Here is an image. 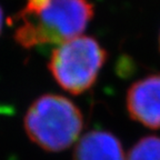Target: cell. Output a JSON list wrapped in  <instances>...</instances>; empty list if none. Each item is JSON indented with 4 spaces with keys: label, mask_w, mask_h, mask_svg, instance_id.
Masks as SVG:
<instances>
[{
    "label": "cell",
    "mask_w": 160,
    "mask_h": 160,
    "mask_svg": "<svg viewBox=\"0 0 160 160\" xmlns=\"http://www.w3.org/2000/svg\"><path fill=\"white\" fill-rule=\"evenodd\" d=\"M93 16L90 0H26L11 17L13 39L23 49L60 45L81 35Z\"/></svg>",
    "instance_id": "cell-1"
},
{
    "label": "cell",
    "mask_w": 160,
    "mask_h": 160,
    "mask_svg": "<svg viewBox=\"0 0 160 160\" xmlns=\"http://www.w3.org/2000/svg\"><path fill=\"white\" fill-rule=\"evenodd\" d=\"M83 125V116L78 106L57 93L38 97L23 118V127L29 139L50 152L69 148L79 138Z\"/></svg>",
    "instance_id": "cell-2"
},
{
    "label": "cell",
    "mask_w": 160,
    "mask_h": 160,
    "mask_svg": "<svg viewBox=\"0 0 160 160\" xmlns=\"http://www.w3.org/2000/svg\"><path fill=\"white\" fill-rule=\"evenodd\" d=\"M107 58V50L96 38L78 36L52 50L48 69L63 90L81 95L93 87Z\"/></svg>",
    "instance_id": "cell-3"
},
{
    "label": "cell",
    "mask_w": 160,
    "mask_h": 160,
    "mask_svg": "<svg viewBox=\"0 0 160 160\" xmlns=\"http://www.w3.org/2000/svg\"><path fill=\"white\" fill-rule=\"evenodd\" d=\"M130 118L150 129H160V73L141 78L126 95Z\"/></svg>",
    "instance_id": "cell-4"
},
{
    "label": "cell",
    "mask_w": 160,
    "mask_h": 160,
    "mask_svg": "<svg viewBox=\"0 0 160 160\" xmlns=\"http://www.w3.org/2000/svg\"><path fill=\"white\" fill-rule=\"evenodd\" d=\"M73 160H126L120 140L109 131L93 130L80 138Z\"/></svg>",
    "instance_id": "cell-5"
},
{
    "label": "cell",
    "mask_w": 160,
    "mask_h": 160,
    "mask_svg": "<svg viewBox=\"0 0 160 160\" xmlns=\"http://www.w3.org/2000/svg\"><path fill=\"white\" fill-rule=\"evenodd\" d=\"M126 160H160V137L147 136L138 140Z\"/></svg>",
    "instance_id": "cell-6"
},
{
    "label": "cell",
    "mask_w": 160,
    "mask_h": 160,
    "mask_svg": "<svg viewBox=\"0 0 160 160\" xmlns=\"http://www.w3.org/2000/svg\"><path fill=\"white\" fill-rule=\"evenodd\" d=\"M2 23H3V11L1 6H0V33H1V30H2Z\"/></svg>",
    "instance_id": "cell-7"
},
{
    "label": "cell",
    "mask_w": 160,
    "mask_h": 160,
    "mask_svg": "<svg viewBox=\"0 0 160 160\" xmlns=\"http://www.w3.org/2000/svg\"><path fill=\"white\" fill-rule=\"evenodd\" d=\"M159 49H160V33H159Z\"/></svg>",
    "instance_id": "cell-8"
}]
</instances>
